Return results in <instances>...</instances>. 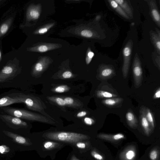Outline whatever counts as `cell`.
Here are the masks:
<instances>
[{"label":"cell","mask_w":160,"mask_h":160,"mask_svg":"<svg viewBox=\"0 0 160 160\" xmlns=\"http://www.w3.org/2000/svg\"><path fill=\"white\" fill-rule=\"evenodd\" d=\"M0 142L17 151L32 150L35 148L34 143L29 138L11 130H2L0 132Z\"/></svg>","instance_id":"1"},{"label":"cell","mask_w":160,"mask_h":160,"mask_svg":"<svg viewBox=\"0 0 160 160\" xmlns=\"http://www.w3.org/2000/svg\"><path fill=\"white\" fill-rule=\"evenodd\" d=\"M44 137L49 140L74 144L88 139L87 135L82 134L64 131L47 132L44 134Z\"/></svg>","instance_id":"2"},{"label":"cell","mask_w":160,"mask_h":160,"mask_svg":"<svg viewBox=\"0 0 160 160\" xmlns=\"http://www.w3.org/2000/svg\"><path fill=\"white\" fill-rule=\"evenodd\" d=\"M3 109L4 111L8 115L21 119L46 123H51V121L47 118L25 110L8 107H4Z\"/></svg>","instance_id":"3"},{"label":"cell","mask_w":160,"mask_h":160,"mask_svg":"<svg viewBox=\"0 0 160 160\" xmlns=\"http://www.w3.org/2000/svg\"><path fill=\"white\" fill-rule=\"evenodd\" d=\"M1 118L10 128L14 130H24L29 127L28 124L21 119L9 115H2Z\"/></svg>","instance_id":"4"},{"label":"cell","mask_w":160,"mask_h":160,"mask_svg":"<svg viewBox=\"0 0 160 160\" xmlns=\"http://www.w3.org/2000/svg\"><path fill=\"white\" fill-rule=\"evenodd\" d=\"M22 102L25 103L30 109L38 112H41L43 108L40 102L33 96L20 93L15 95Z\"/></svg>","instance_id":"5"},{"label":"cell","mask_w":160,"mask_h":160,"mask_svg":"<svg viewBox=\"0 0 160 160\" xmlns=\"http://www.w3.org/2000/svg\"><path fill=\"white\" fill-rule=\"evenodd\" d=\"M18 71L16 65L11 64L4 66L0 71V83H2L14 77Z\"/></svg>","instance_id":"6"},{"label":"cell","mask_w":160,"mask_h":160,"mask_svg":"<svg viewBox=\"0 0 160 160\" xmlns=\"http://www.w3.org/2000/svg\"><path fill=\"white\" fill-rule=\"evenodd\" d=\"M16 152L9 145L0 142V160H11Z\"/></svg>","instance_id":"7"},{"label":"cell","mask_w":160,"mask_h":160,"mask_svg":"<svg viewBox=\"0 0 160 160\" xmlns=\"http://www.w3.org/2000/svg\"><path fill=\"white\" fill-rule=\"evenodd\" d=\"M135 87H139L142 80V71L140 65L138 63L135 64L133 70Z\"/></svg>","instance_id":"8"},{"label":"cell","mask_w":160,"mask_h":160,"mask_svg":"<svg viewBox=\"0 0 160 160\" xmlns=\"http://www.w3.org/2000/svg\"><path fill=\"white\" fill-rule=\"evenodd\" d=\"M140 120L145 133L149 135L151 131V126L146 117L145 108H143L140 111Z\"/></svg>","instance_id":"9"},{"label":"cell","mask_w":160,"mask_h":160,"mask_svg":"<svg viewBox=\"0 0 160 160\" xmlns=\"http://www.w3.org/2000/svg\"><path fill=\"white\" fill-rule=\"evenodd\" d=\"M40 15L39 8L37 6H32L27 11L26 18L28 21L35 20L38 19Z\"/></svg>","instance_id":"10"},{"label":"cell","mask_w":160,"mask_h":160,"mask_svg":"<svg viewBox=\"0 0 160 160\" xmlns=\"http://www.w3.org/2000/svg\"><path fill=\"white\" fill-rule=\"evenodd\" d=\"M17 103H22V102L16 96H7L0 99V107H6L11 104Z\"/></svg>","instance_id":"11"},{"label":"cell","mask_w":160,"mask_h":160,"mask_svg":"<svg viewBox=\"0 0 160 160\" xmlns=\"http://www.w3.org/2000/svg\"><path fill=\"white\" fill-rule=\"evenodd\" d=\"M48 65L47 60L43 59L37 63L34 66L32 74L37 76L41 73L46 68Z\"/></svg>","instance_id":"12"},{"label":"cell","mask_w":160,"mask_h":160,"mask_svg":"<svg viewBox=\"0 0 160 160\" xmlns=\"http://www.w3.org/2000/svg\"><path fill=\"white\" fill-rule=\"evenodd\" d=\"M56 47V46L55 45H42L30 48L29 50L32 52L43 53L54 49Z\"/></svg>","instance_id":"13"},{"label":"cell","mask_w":160,"mask_h":160,"mask_svg":"<svg viewBox=\"0 0 160 160\" xmlns=\"http://www.w3.org/2000/svg\"><path fill=\"white\" fill-rule=\"evenodd\" d=\"M13 18H10L0 26V38L3 36L8 31L12 25Z\"/></svg>","instance_id":"14"},{"label":"cell","mask_w":160,"mask_h":160,"mask_svg":"<svg viewBox=\"0 0 160 160\" xmlns=\"http://www.w3.org/2000/svg\"><path fill=\"white\" fill-rule=\"evenodd\" d=\"M126 119L129 126L134 128L137 126L138 121L134 114L131 111L127 112L126 115Z\"/></svg>","instance_id":"15"},{"label":"cell","mask_w":160,"mask_h":160,"mask_svg":"<svg viewBox=\"0 0 160 160\" xmlns=\"http://www.w3.org/2000/svg\"><path fill=\"white\" fill-rule=\"evenodd\" d=\"M122 100V98H109L102 100V102L106 105L113 106L120 103Z\"/></svg>","instance_id":"16"},{"label":"cell","mask_w":160,"mask_h":160,"mask_svg":"<svg viewBox=\"0 0 160 160\" xmlns=\"http://www.w3.org/2000/svg\"><path fill=\"white\" fill-rule=\"evenodd\" d=\"M109 2H110V3L112 7L118 13L123 17L126 18H128V17L127 14L115 1H110Z\"/></svg>","instance_id":"17"},{"label":"cell","mask_w":160,"mask_h":160,"mask_svg":"<svg viewBox=\"0 0 160 160\" xmlns=\"http://www.w3.org/2000/svg\"><path fill=\"white\" fill-rule=\"evenodd\" d=\"M96 95L99 98H111L117 97L116 94L109 92L103 90H98L96 92Z\"/></svg>","instance_id":"18"},{"label":"cell","mask_w":160,"mask_h":160,"mask_svg":"<svg viewBox=\"0 0 160 160\" xmlns=\"http://www.w3.org/2000/svg\"><path fill=\"white\" fill-rule=\"evenodd\" d=\"M145 112L146 118L150 126L152 129H154L155 127V123L153 115L150 111L148 109H145Z\"/></svg>","instance_id":"19"},{"label":"cell","mask_w":160,"mask_h":160,"mask_svg":"<svg viewBox=\"0 0 160 160\" xmlns=\"http://www.w3.org/2000/svg\"><path fill=\"white\" fill-rule=\"evenodd\" d=\"M59 144L50 140H47L43 143V147L45 150H52L55 149Z\"/></svg>","instance_id":"20"},{"label":"cell","mask_w":160,"mask_h":160,"mask_svg":"<svg viewBox=\"0 0 160 160\" xmlns=\"http://www.w3.org/2000/svg\"><path fill=\"white\" fill-rule=\"evenodd\" d=\"M113 73V70L107 68L103 70L101 72L100 76L101 78L107 79L112 75Z\"/></svg>","instance_id":"21"},{"label":"cell","mask_w":160,"mask_h":160,"mask_svg":"<svg viewBox=\"0 0 160 160\" xmlns=\"http://www.w3.org/2000/svg\"><path fill=\"white\" fill-rule=\"evenodd\" d=\"M70 89V87L68 86L62 85L56 87L53 90L57 93H62L68 91Z\"/></svg>","instance_id":"22"},{"label":"cell","mask_w":160,"mask_h":160,"mask_svg":"<svg viewBox=\"0 0 160 160\" xmlns=\"http://www.w3.org/2000/svg\"><path fill=\"white\" fill-rule=\"evenodd\" d=\"M49 99L52 101H54L58 105L64 107L66 105V102L63 98L61 97H52L49 98Z\"/></svg>","instance_id":"23"},{"label":"cell","mask_w":160,"mask_h":160,"mask_svg":"<svg viewBox=\"0 0 160 160\" xmlns=\"http://www.w3.org/2000/svg\"><path fill=\"white\" fill-rule=\"evenodd\" d=\"M115 1L119 5L122 7L129 13H130L131 12V10L130 9L127 3H126L123 0H116Z\"/></svg>","instance_id":"24"},{"label":"cell","mask_w":160,"mask_h":160,"mask_svg":"<svg viewBox=\"0 0 160 160\" xmlns=\"http://www.w3.org/2000/svg\"><path fill=\"white\" fill-rule=\"evenodd\" d=\"M66 105L67 106H74L75 105V102L74 98L70 97H66L64 98Z\"/></svg>","instance_id":"25"},{"label":"cell","mask_w":160,"mask_h":160,"mask_svg":"<svg viewBox=\"0 0 160 160\" xmlns=\"http://www.w3.org/2000/svg\"><path fill=\"white\" fill-rule=\"evenodd\" d=\"M135 152L132 150H129L126 153L125 156L128 160H132L135 156Z\"/></svg>","instance_id":"26"},{"label":"cell","mask_w":160,"mask_h":160,"mask_svg":"<svg viewBox=\"0 0 160 160\" xmlns=\"http://www.w3.org/2000/svg\"><path fill=\"white\" fill-rule=\"evenodd\" d=\"M53 24H51L43 28H41L35 32V33L39 34H43L46 33L49 29L52 27Z\"/></svg>","instance_id":"27"},{"label":"cell","mask_w":160,"mask_h":160,"mask_svg":"<svg viewBox=\"0 0 160 160\" xmlns=\"http://www.w3.org/2000/svg\"><path fill=\"white\" fill-rule=\"evenodd\" d=\"M80 34L82 36L86 38H91L93 35V33L91 31L87 30H82Z\"/></svg>","instance_id":"28"},{"label":"cell","mask_w":160,"mask_h":160,"mask_svg":"<svg viewBox=\"0 0 160 160\" xmlns=\"http://www.w3.org/2000/svg\"><path fill=\"white\" fill-rule=\"evenodd\" d=\"M112 139L115 141H118L125 139V135L122 133H118L113 135H111Z\"/></svg>","instance_id":"29"},{"label":"cell","mask_w":160,"mask_h":160,"mask_svg":"<svg viewBox=\"0 0 160 160\" xmlns=\"http://www.w3.org/2000/svg\"><path fill=\"white\" fill-rule=\"evenodd\" d=\"M92 157L97 160H103L104 159L103 156L97 153L95 151H92L91 152Z\"/></svg>","instance_id":"30"},{"label":"cell","mask_w":160,"mask_h":160,"mask_svg":"<svg viewBox=\"0 0 160 160\" xmlns=\"http://www.w3.org/2000/svg\"><path fill=\"white\" fill-rule=\"evenodd\" d=\"M152 14L154 20L156 21L159 22L160 15L157 11L156 9H153L152 11Z\"/></svg>","instance_id":"31"},{"label":"cell","mask_w":160,"mask_h":160,"mask_svg":"<svg viewBox=\"0 0 160 160\" xmlns=\"http://www.w3.org/2000/svg\"><path fill=\"white\" fill-rule=\"evenodd\" d=\"M158 156V153L157 150H152L149 154V158L151 160H156Z\"/></svg>","instance_id":"32"},{"label":"cell","mask_w":160,"mask_h":160,"mask_svg":"<svg viewBox=\"0 0 160 160\" xmlns=\"http://www.w3.org/2000/svg\"><path fill=\"white\" fill-rule=\"evenodd\" d=\"M76 147L79 149H84L86 147V144L83 141L78 142L75 144Z\"/></svg>","instance_id":"33"},{"label":"cell","mask_w":160,"mask_h":160,"mask_svg":"<svg viewBox=\"0 0 160 160\" xmlns=\"http://www.w3.org/2000/svg\"><path fill=\"white\" fill-rule=\"evenodd\" d=\"M84 121V123L88 126H92L94 123V121L93 119L88 117H85Z\"/></svg>","instance_id":"34"},{"label":"cell","mask_w":160,"mask_h":160,"mask_svg":"<svg viewBox=\"0 0 160 160\" xmlns=\"http://www.w3.org/2000/svg\"><path fill=\"white\" fill-rule=\"evenodd\" d=\"M73 76L72 73L70 71L65 72L62 75V77L65 79H69L71 78Z\"/></svg>","instance_id":"35"},{"label":"cell","mask_w":160,"mask_h":160,"mask_svg":"<svg viewBox=\"0 0 160 160\" xmlns=\"http://www.w3.org/2000/svg\"><path fill=\"white\" fill-rule=\"evenodd\" d=\"M131 50L129 47H125L123 50V54L125 57H129L131 54Z\"/></svg>","instance_id":"36"},{"label":"cell","mask_w":160,"mask_h":160,"mask_svg":"<svg viewBox=\"0 0 160 160\" xmlns=\"http://www.w3.org/2000/svg\"><path fill=\"white\" fill-rule=\"evenodd\" d=\"M87 114L85 111H81L79 112L77 115V117L78 118H82L86 116Z\"/></svg>","instance_id":"37"},{"label":"cell","mask_w":160,"mask_h":160,"mask_svg":"<svg viewBox=\"0 0 160 160\" xmlns=\"http://www.w3.org/2000/svg\"><path fill=\"white\" fill-rule=\"evenodd\" d=\"M160 97V89L159 88L156 91L154 96L153 98L154 99L159 98Z\"/></svg>","instance_id":"38"},{"label":"cell","mask_w":160,"mask_h":160,"mask_svg":"<svg viewBox=\"0 0 160 160\" xmlns=\"http://www.w3.org/2000/svg\"><path fill=\"white\" fill-rule=\"evenodd\" d=\"M94 56V53L91 51H90L88 52L87 57L89 58L92 59Z\"/></svg>","instance_id":"39"},{"label":"cell","mask_w":160,"mask_h":160,"mask_svg":"<svg viewBox=\"0 0 160 160\" xmlns=\"http://www.w3.org/2000/svg\"><path fill=\"white\" fill-rule=\"evenodd\" d=\"M156 46L157 48L159 50L160 49V41H158L156 43Z\"/></svg>","instance_id":"40"},{"label":"cell","mask_w":160,"mask_h":160,"mask_svg":"<svg viewBox=\"0 0 160 160\" xmlns=\"http://www.w3.org/2000/svg\"><path fill=\"white\" fill-rule=\"evenodd\" d=\"M2 57V52L1 50H0V61H1Z\"/></svg>","instance_id":"41"},{"label":"cell","mask_w":160,"mask_h":160,"mask_svg":"<svg viewBox=\"0 0 160 160\" xmlns=\"http://www.w3.org/2000/svg\"><path fill=\"white\" fill-rule=\"evenodd\" d=\"M100 18V17L99 16H98L96 17V19L98 20H99Z\"/></svg>","instance_id":"42"},{"label":"cell","mask_w":160,"mask_h":160,"mask_svg":"<svg viewBox=\"0 0 160 160\" xmlns=\"http://www.w3.org/2000/svg\"><path fill=\"white\" fill-rule=\"evenodd\" d=\"M135 25V23H132L131 24V25L132 26H134V25Z\"/></svg>","instance_id":"43"},{"label":"cell","mask_w":160,"mask_h":160,"mask_svg":"<svg viewBox=\"0 0 160 160\" xmlns=\"http://www.w3.org/2000/svg\"><path fill=\"white\" fill-rule=\"evenodd\" d=\"M2 1V0H0V2H1Z\"/></svg>","instance_id":"44"},{"label":"cell","mask_w":160,"mask_h":160,"mask_svg":"<svg viewBox=\"0 0 160 160\" xmlns=\"http://www.w3.org/2000/svg\"></svg>","instance_id":"45"}]
</instances>
